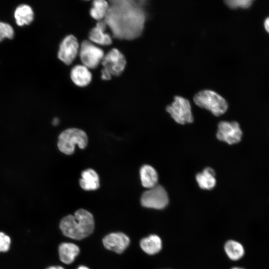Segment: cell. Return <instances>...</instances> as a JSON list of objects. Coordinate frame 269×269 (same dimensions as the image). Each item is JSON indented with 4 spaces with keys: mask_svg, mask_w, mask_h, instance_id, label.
Returning <instances> with one entry per match:
<instances>
[{
    "mask_svg": "<svg viewBox=\"0 0 269 269\" xmlns=\"http://www.w3.org/2000/svg\"><path fill=\"white\" fill-rule=\"evenodd\" d=\"M79 55L83 65L88 69L98 67L105 55L103 50L88 40L83 41L79 48Z\"/></svg>",
    "mask_w": 269,
    "mask_h": 269,
    "instance_id": "6",
    "label": "cell"
},
{
    "mask_svg": "<svg viewBox=\"0 0 269 269\" xmlns=\"http://www.w3.org/2000/svg\"><path fill=\"white\" fill-rule=\"evenodd\" d=\"M109 6V1L104 0H95L92 2V6L90 10V15L96 20L99 21L104 20Z\"/></svg>",
    "mask_w": 269,
    "mask_h": 269,
    "instance_id": "21",
    "label": "cell"
},
{
    "mask_svg": "<svg viewBox=\"0 0 269 269\" xmlns=\"http://www.w3.org/2000/svg\"><path fill=\"white\" fill-rule=\"evenodd\" d=\"M14 36L12 27L8 23L0 21V41L4 38H12Z\"/></svg>",
    "mask_w": 269,
    "mask_h": 269,
    "instance_id": "23",
    "label": "cell"
},
{
    "mask_svg": "<svg viewBox=\"0 0 269 269\" xmlns=\"http://www.w3.org/2000/svg\"><path fill=\"white\" fill-rule=\"evenodd\" d=\"M80 252L79 247L71 243H63L59 247V258L62 262L66 264L72 263Z\"/></svg>",
    "mask_w": 269,
    "mask_h": 269,
    "instance_id": "14",
    "label": "cell"
},
{
    "mask_svg": "<svg viewBox=\"0 0 269 269\" xmlns=\"http://www.w3.org/2000/svg\"><path fill=\"white\" fill-rule=\"evenodd\" d=\"M59 123V120L57 119V118H55L53 119V122H52V124L56 126Z\"/></svg>",
    "mask_w": 269,
    "mask_h": 269,
    "instance_id": "28",
    "label": "cell"
},
{
    "mask_svg": "<svg viewBox=\"0 0 269 269\" xmlns=\"http://www.w3.org/2000/svg\"><path fill=\"white\" fill-rule=\"evenodd\" d=\"M242 131L236 122H220L218 125L217 138L221 141L233 144L239 142L242 136Z\"/></svg>",
    "mask_w": 269,
    "mask_h": 269,
    "instance_id": "8",
    "label": "cell"
},
{
    "mask_svg": "<svg viewBox=\"0 0 269 269\" xmlns=\"http://www.w3.org/2000/svg\"><path fill=\"white\" fill-rule=\"evenodd\" d=\"M107 24L104 20L99 21L95 27L89 33L88 37L92 43L102 45H109L112 42L111 35L105 33Z\"/></svg>",
    "mask_w": 269,
    "mask_h": 269,
    "instance_id": "12",
    "label": "cell"
},
{
    "mask_svg": "<svg viewBox=\"0 0 269 269\" xmlns=\"http://www.w3.org/2000/svg\"><path fill=\"white\" fill-rule=\"evenodd\" d=\"M264 25L266 31L269 33V16L265 20Z\"/></svg>",
    "mask_w": 269,
    "mask_h": 269,
    "instance_id": "26",
    "label": "cell"
},
{
    "mask_svg": "<svg viewBox=\"0 0 269 269\" xmlns=\"http://www.w3.org/2000/svg\"><path fill=\"white\" fill-rule=\"evenodd\" d=\"M140 178L142 185L148 189L155 186L158 182V174L150 165H144L140 169Z\"/></svg>",
    "mask_w": 269,
    "mask_h": 269,
    "instance_id": "16",
    "label": "cell"
},
{
    "mask_svg": "<svg viewBox=\"0 0 269 269\" xmlns=\"http://www.w3.org/2000/svg\"><path fill=\"white\" fill-rule=\"evenodd\" d=\"M112 75L106 69L104 68L101 70V78L104 80H109L112 78Z\"/></svg>",
    "mask_w": 269,
    "mask_h": 269,
    "instance_id": "25",
    "label": "cell"
},
{
    "mask_svg": "<svg viewBox=\"0 0 269 269\" xmlns=\"http://www.w3.org/2000/svg\"><path fill=\"white\" fill-rule=\"evenodd\" d=\"M193 101L198 107L210 111L214 116H220L228 109V103L224 98L216 92L204 90L197 93Z\"/></svg>",
    "mask_w": 269,
    "mask_h": 269,
    "instance_id": "3",
    "label": "cell"
},
{
    "mask_svg": "<svg viewBox=\"0 0 269 269\" xmlns=\"http://www.w3.org/2000/svg\"><path fill=\"white\" fill-rule=\"evenodd\" d=\"M87 143L88 137L84 131L77 128H69L59 134L57 146L61 152L70 155L74 152L75 145L84 149Z\"/></svg>",
    "mask_w": 269,
    "mask_h": 269,
    "instance_id": "4",
    "label": "cell"
},
{
    "mask_svg": "<svg viewBox=\"0 0 269 269\" xmlns=\"http://www.w3.org/2000/svg\"><path fill=\"white\" fill-rule=\"evenodd\" d=\"M140 202L145 207L161 209L168 204V197L164 187L160 185H156L142 194Z\"/></svg>",
    "mask_w": 269,
    "mask_h": 269,
    "instance_id": "7",
    "label": "cell"
},
{
    "mask_svg": "<svg viewBox=\"0 0 269 269\" xmlns=\"http://www.w3.org/2000/svg\"><path fill=\"white\" fill-rule=\"evenodd\" d=\"M145 0H114L104 19L114 37L133 40L142 33L146 19Z\"/></svg>",
    "mask_w": 269,
    "mask_h": 269,
    "instance_id": "1",
    "label": "cell"
},
{
    "mask_svg": "<svg viewBox=\"0 0 269 269\" xmlns=\"http://www.w3.org/2000/svg\"><path fill=\"white\" fill-rule=\"evenodd\" d=\"M101 63L112 76H120L126 65V59L123 54L116 48H113L104 55Z\"/></svg>",
    "mask_w": 269,
    "mask_h": 269,
    "instance_id": "9",
    "label": "cell"
},
{
    "mask_svg": "<svg viewBox=\"0 0 269 269\" xmlns=\"http://www.w3.org/2000/svg\"><path fill=\"white\" fill-rule=\"evenodd\" d=\"M224 249L228 257L232 260H238L244 255L245 250L242 245L234 240L227 242Z\"/></svg>",
    "mask_w": 269,
    "mask_h": 269,
    "instance_id": "20",
    "label": "cell"
},
{
    "mask_svg": "<svg viewBox=\"0 0 269 269\" xmlns=\"http://www.w3.org/2000/svg\"><path fill=\"white\" fill-rule=\"evenodd\" d=\"M11 243L10 237L3 232H0V253L9 251Z\"/></svg>",
    "mask_w": 269,
    "mask_h": 269,
    "instance_id": "24",
    "label": "cell"
},
{
    "mask_svg": "<svg viewBox=\"0 0 269 269\" xmlns=\"http://www.w3.org/2000/svg\"><path fill=\"white\" fill-rule=\"evenodd\" d=\"M196 180L201 189L211 190L216 185L215 172L212 168L206 167L196 175Z\"/></svg>",
    "mask_w": 269,
    "mask_h": 269,
    "instance_id": "17",
    "label": "cell"
},
{
    "mask_svg": "<svg viewBox=\"0 0 269 269\" xmlns=\"http://www.w3.org/2000/svg\"><path fill=\"white\" fill-rule=\"evenodd\" d=\"M46 269H64L61 266H51L47 268Z\"/></svg>",
    "mask_w": 269,
    "mask_h": 269,
    "instance_id": "27",
    "label": "cell"
},
{
    "mask_svg": "<svg viewBox=\"0 0 269 269\" xmlns=\"http://www.w3.org/2000/svg\"><path fill=\"white\" fill-rule=\"evenodd\" d=\"M14 16L17 25L22 26L30 23L33 19L34 13L32 8L26 4H22L16 7Z\"/></svg>",
    "mask_w": 269,
    "mask_h": 269,
    "instance_id": "18",
    "label": "cell"
},
{
    "mask_svg": "<svg viewBox=\"0 0 269 269\" xmlns=\"http://www.w3.org/2000/svg\"><path fill=\"white\" fill-rule=\"evenodd\" d=\"M80 185L85 190H94L100 186L99 177L92 169H87L82 172Z\"/></svg>",
    "mask_w": 269,
    "mask_h": 269,
    "instance_id": "15",
    "label": "cell"
},
{
    "mask_svg": "<svg viewBox=\"0 0 269 269\" xmlns=\"http://www.w3.org/2000/svg\"><path fill=\"white\" fill-rule=\"evenodd\" d=\"M63 234L74 240H81L90 235L94 229L92 214L84 209L77 210L74 215L64 217L60 222Z\"/></svg>",
    "mask_w": 269,
    "mask_h": 269,
    "instance_id": "2",
    "label": "cell"
},
{
    "mask_svg": "<svg viewBox=\"0 0 269 269\" xmlns=\"http://www.w3.org/2000/svg\"><path fill=\"white\" fill-rule=\"evenodd\" d=\"M142 250L146 254L154 255L158 253L162 248V242L159 237L151 235L143 238L140 242Z\"/></svg>",
    "mask_w": 269,
    "mask_h": 269,
    "instance_id": "19",
    "label": "cell"
},
{
    "mask_svg": "<svg viewBox=\"0 0 269 269\" xmlns=\"http://www.w3.org/2000/svg\"><path fill=\"white\" fill-rule=\"evenodd\" d=\"M130 242L129 238L121 232L109 234L103 240V245L106 249L118 254L123 252Z\"/></svg>",
    "mask_w": 269,
    "mask_h": 269,
    "instance_id": "11",
    "label": "cell"
},
{
    "mask_svg": "<svg viewBox=\"0 0 269 269\" xmlns=\"http://www.w3.org/2000/svg\"><path fill=\"white\" fill-rule=\"evenodd\" d=\"M166 110L178 124L184 125L193 121L190 104L184 98L175 96L174 101L166 107Z\"/></svg>",
    "mask_w": 269,
    "mask_h": 269,
    "instance_id": "5",
    "label": "cell"
},
{
    "mask_svg": "<svg viewBox=\"0 0 269 269\" xmlns=\"http://www.w3.org/2000/svg\"><path fill=\"white\" fill-rule=\"evenodd\" d=\"M254 0H226L225 2L231 8H248L250 7Z\"/></svg>",
    "mask_w": 269,
    "mask_h": 269,
    "instance_id": "22",
    "label": "cell"
},
{
    "mask_svg": "<svg viewBox=\"0 0 269 269\" xmlns=\"http://www.w3.org/2000/svg\"><path fill=\"white\" fill-rule=\"evenodd\" d=\"M232 269H244L243 268H240V267H235V268H234Z\"/></svg>",
    "mask_w": 269,
    "mask_h": 269,
    "instance_id": "30",
    "label": "cell"
},
{
    "mask_svg": "<svg viewBox=\"0 0 269 269\" xmlns=\"http://www.w3.org/2000/svg\"><path fill=\"white\" fill-rule=\"evenodd\" d=\"M80 46L76 37L73 35L66 36L60 44L58 57L66 65L71 64L76 58Z\"/></svg>",
    "mask_w": 269,
    "mask_h": 269,
    "instance_id": "10",
    "label": "cell"
},
{
    "mask_svg": "<svg viewBox=\"0 0 269 269\" xmlns=\"http://www.w3.org/2000/svg\"><path fill=\"white\" fill-rule=\"evenodd\" d=\"M70 77L73 82L78 86L85 87L92 81V74L89 69L83 65H78L71 70Z\"/></svg>",
    "mask_w": 269,
    "mask_h": 269,
    "instance_id": "13",
    "label": "cell"
},
{
    "mask_svg": "<svg viewBox=\"0 0 269 269\" xmlns=\"http://www.w3.org/2000/svg\"><path fill=\"white\" fill-rule=\"evenodd\" d=\"M77 269H89L85 266H80Z\"/></svg>",
    "mask_w": 269,
    "mask_h": 269,
    "instance_id": "29",
    "label": "cell"
}]
</instances>
